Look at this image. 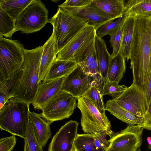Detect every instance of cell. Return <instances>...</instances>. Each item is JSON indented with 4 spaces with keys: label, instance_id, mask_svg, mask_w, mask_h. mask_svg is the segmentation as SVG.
<instances>
[{
    "label": "cell",
    "instance_id": "1",
    "mask_svg": "<svg viewBox=\"0 0 151 151\" xmlns=\"http://www.w3.org/2000/svg\"><path fill=\"white\" fill-rule=\"evenodd\" d=\"M129 59L132 83L145 94L151 66V17L135 16Z\"/></svg>",
    "mask_w": 151,
    "mask_h": 151
},
{
    "label": "cell",
    "instance_id": "2",
    "mask_svg": "<svg viewBox=\"0 0 151 151\" xmlns=\"http://www.w3.org/2000/svg\"><path fill=\"white\" fill-rule=\"evenodd\" d=\"M43 51V46L24 50L23 71L13 97L29 104L35 98L39 85V74Z\"/></svg>",
    "mask_w": 151,
    "mask_h": 151
},
{
    "label": "cell",
    "instance_id": "3",
    "mask_svg": "<svg viewBox=\"0 0 151 151\" xmlns=\"http://www.w3.org/2000/svg\"><path fill=\"white\" fill-rule=\"evenodd\" d=\"M14 97L0 109V127L12 135L25 139L29 120V105Z\"/></svg>",
    "mask_w": 151,
    "mask_h": 151
},
{
    "label": "cell",
    "instance_id": "4",
    "mask_svg": "<svg viewBox=\"0 0 151 151\" xmlns=\"http://www.w3.org/2000/svg\"><path fill=\"white\" fill-rule=\"evenodd\" d=\"M53 27L52 33L56 54L87 26V21L58 7L56 13L48 20Z\"/></svg>",
    "mask_w": 151,
    "mask_h": 151
},
{
    "label": "cell",
    "instance_id": "5",
    "mask_svg": "<svg viewBox=\"0 0 151 151\" xmlns=\"http://www.w3.org/2000/svg\"><path fill=\"white\" fill-rule=\"evenodd\" d=\"M24 49L18 41L0 36V81L10 78L22 68Z\"/></svg>",
    "mask_w": 151,
    "mask_h": 151
},
{
    "label": "cell",
    "instance_id": "6",
    "mask_svg": "<svg viewBox=\"0 0 151 151\" xmlns=\"http://www.w3.org/2000/svg\"><path fill=\"white\" fill-rule=\"evenodd\" d=\"M77 107L81 113V125L84 132L94 134L104 133L111 137L114 133L106 115L101 114L87 97H78Z\"/></svg>",
    "mask_w": 151,
    "mask_h": 151
},
{
    "label": "cell",
    "instance_id": "7",
    "mask_svg": "<svg viewBox=\"0 0 151 151\" xmlns=\"http://www.w3.org/2000/svg\"><path fill=\"white\" fill-rule=\"evenodd\" d=\"M48 10L41 1L34 0L16 21L18 30L30 34L38 31L48 22Z\"/></svg>",
    "mask_w": 151,
    "mask_h": 151
},
{
    "label": "cell",
    "instance_id": "8",
    "mask_svg": "<svg viewBox=\"0 0 151 151\" xmlns=\"http://www.w3.org/2000/svg\"><path fill=\"white\" fill-rule=\"evenodd\" d=\"M77 99L61 90L47 103L40 115L50 124L68 118L72 114L77 105Z\"/></svg>",
    "mask_w": 151,
    "mask_h": 151
},
{
    "label": "cell",
    "instance_id": "9",
    "mask_svg": "<svg viewBox=\"0 0 151 151\" xmlns=\"http://www.w3.org/2000/svg\"><path fill=\"white\" fill-rule=\"evenodd\" d=\"M143 129L139 125L128 124L108 140L107 151H136L142 145Z\"/></svg>",
    "mask_w": 151,
    "mask_h": 151
},
{
    "label": "cell",
    "instance_id": "10",
    "mask_svg": "<svg viewBox=\"0 0 151 151\" xmlns=\"http://www.w3.org/2000/svg\"><path fill=\"white\" fill-rule=\"evenodd\" d=\"M95 35L96 31L75 53L73 60L81 66L86 75L96 82L100 77L94 47Z\"/></svg>",
    "mask_w": 151,
    "mask_h": 151
},
{
    "label": "cell",
    "instance_id": "11",
    "mask_svg": "<svg viewBox=\"0 0 151 151\" xmlns=\"http://www.w3.org/2000/svg\"><path fill=\"white\" fill-rule=\"evenodd\" d=\"M115 100L120 106L137 117L142 118L146 113L145 94L132 83Z\"/></svg>",
    "mask_w": 151,
    "mask_h": 151
},
{
    "label": "cell",
    "instance_id": "12",
    "mask_svg": "<svg viewBox=\"0 0 151 151\" xmlns=\"http://www.w3.org/2000/svg\"><path fill=\"white\" fill-rule=\"evenodd\" d=\"M79 123L71 120L63 125L53 136L47 151H71L74 147Z\"/></svg>",
    "mask_w": 151,
    "mask_h": 151
},
{
    "label": "cell",
    "instance_id": "13",
    "mask_svg": "<svg viewBox=\"0 0 151 151\" xmlns=\"http://www.w3.org/2000/svg\"><path fill=\"white\" fill-rule=\"evenodd\" d=\"M61 8L73 15L86 20L88 25L94 27L96 30L105 23L114 20L92 2L83 6H65Z\"/></svg>",
    "mask_w": 151,
    "mask_h": 151
},
{
    "label": "cell",
    "instance_id": "14",
    "mask_svg": "<svg viewBox=\"0 0 151 151\" xmlns=\"http://www.w3.org/2000/svg\"><path fill=\"white\" fill-rule=\"evenodd\" d=\"M92 80V78L86 75L78 64L65 78L62 90L77 99L89 88Z\"/></svg>",
    "mask_w": 151,
    "mask_h": 151
},
{
    "label": "cell",
    "instance_id": "15",
    "mask_svg": "<svg viewBox=\"0 0 151 151\" xmlns=\"http://www.w3.org/2000/svg\"><path fill=\"white\" fill-rule=\"evenodd\" d=\"M65 78L41 82L32 104L35 109L42 110L47 103L62 89Z\"/></svg>",
    "mask_w": 151,
    "mask_h": 151
},
{
    "label": "cell",
    "instance_id": "16",
    "mask_svg": "<svg viewBox=\"0 0 151 151\" xmlns=\"http://www.w3.org/2000/svg\"><path fill=\"white\" fill-rule=\"evenodd\" d=\"M95 31L94 27L87 26L58 52L57 56V59L73 60L75 53Z\"/></svg>",
    "mask_w": 151,
    "mask_h": 151
},
{
    "label": "cell",
    "instance_id": "17",
    "mask_svg": "<svg viewBox=\"0 0 151 151\" xmlns=\"http://www.w3.org/2000/svg\"><path fill=\"white\" fill-rule=\"evenodd\" d=\"M42 46L43 51L40 67L39 84L43 81L48 71L57 58V54L55 51V43L52 33Z\"/></svg>",
    "mask_w": 151,
    "mask_h": 151
},
{
    "label": "cell",
    "instance_id": "18",
    "mask_svg": "<svg viewBox=\"0 0 151 151\" xmlns=\"http://www.w3.org/2000/svg\"><path fill=\"white\" fill-rule=\"evenodd\" d=\"M94 47L98 63L99 81H105L107 78V73L111 55L107 49L105 41L96 35Z\"/></svg>",
    "mask_w": 151,
    "mask_h": 151
},
{
    "label": "cell",
    "instance_id": "19",
    "mask_svg": "<svg viewBox=\"0 0 151 151\" xmlns=\"http://www.w3.org/2000/svg\"><path fill=\"white\" fill-rule=\"evenodd\" d=\"M29 118L36 138L42 147H44L51 137L50 124L43 119L40 114L34 112L30 111Z\"/></svg>",
    "mask_w": 151,
    "mask_h": 151
},
{
    "label": "cell",
    "instance_id": "20",
    "mask_svg": "<svg viewBox=\"0 0 151 151\" xmlns=\"http://www.w3.org/2000/svg\"><path fill=\"white\" fill-rule=\"evenodd\" d=\"M78 65L74 60H61L56 58L48 71L43 81L65 78Z\"/></svg>",
    "mask_w": 151,
    "mask_h": 151
},
{
    "label": "cell",
    "instance_id": "21",
    "mask_svg": "<svg viewBox=\"0 0 151 151\" xmlns=\"http://www.w3.org/2000/svg\"><path fill=\"white\" fill-rule=\"evenodd\" d=\"M135 16H127L122 26L119 52L124 58L129 59L131 46L134 32Z\"/></svg>",
    "mask_w": 151,
    "mask_h": 151
},
{
    "label": "cell",
    "instance_id": "22",
    "mask_svg": "<svg viewBox=\"0 0 151 151\" xmlns=\"http://www.w3.org/2000/svg\"><path fill=\"white\" fill-rule=\"evenodd\" d=\"M105 111L128 124L140 125L142 118L137 117L120 106L114 99H109L105 105Z\"/></svg>",
    "mask_w": 151,
    "mask_h": 151
},
{
    "label": "cell",
    "instance_id": "23",
    "mask_svg": "<svg viewBox=\"0 0 151 151\" xmlns=\"http://www.w3.org/2000/svg\"><path fill=\"white\" fill-rule=\"evenodd\" d=\"M92 3L114 20L124 15V0H93Z\"/></svg>",
    "mask_w": 151,
    "mask_h": 151
},
{
    "label": "cell",
    "instance_id": "24",
    "mask_svg": "<svg viewBox=\"0 0 151 151\" xmlns=\"http://www.w3.org/2000/svg\"><path fill=\"white\" fill-rule=\"evenodd\" d=\"M124 2V14L151 17V0H129Z\"/></svg>",
    "mask_w": 151,
    "mask_h": 151
},
{
    "label": "cell",
    "instance_id": "25",
    "mask_svg": "<svg viewBox=\"0 0 151 151\" xmlns=\"http://www.w3.org/2000/svg\"><path fill=\"white\" fill-rule=\"evenodd\" d=\"M22 67L10 78L0 81V109L9 99L13 97L23 71Z\"/></svg>",
    "mask_w": 151,
    "mask_h": 151
},
{
    "label": "cell",
    "instance_id": "26",
    "mask_svg": "<svg viewBox=\"0 0 151 151\" xmlns=\"http://www.w3.org/2000/svg\"><path fill=\"white\" fill-rule=\"evenodd\" d=\"M126 71L125 59L119 52L111 56L108 68L107 78L109 80L119 83Z\"/></svg>",
    "mask_w": 151,
    "mask_h": 151
},
{
    "label": "cell",
    "instance_id": "27",
    "mask_svg": "<svg viewBox=\"0 0 151 151\" xmlns=\"http://www.w3.org/2000/svg\"><path fill=\"white\" fill-rule=\"evenodd\" d=\"M34 0H0V6L16 21L24 10Z\"/></svg>",
    "mask_w": 151,
    "mask_h": 151
},
{
    "label": "cell",
    "instance_id": "28",
    "mask_svg": "<svg viewBox=\"0 0 151 151\" xmlns=\"http://www.w3.org/2000/svg\"><path fill=\"white\" fill-rule=\"evenodd\" d=\"M96 83L103 96L109 95L114 100L120 97L127 88L125 85H120L118 82L108 78L105 81H100Z\"/></svg>",
    "mask_w": 151,
    "mask_h": 151
},
{
    "label": "cell",
    "instance_id": "29",
    "mask_svg": "<svg viewBox=\"0 0 151 151\" xmlns=\"http://www.w3.org/2000/svg\"><path fill=\"white\" fill-rule=\"evenodd\" d=\"M0 36L11 38L13 35L18 31L16 21L0 6Z\"/></svg>",
    "mask_w": 151,
    "mask_h": 151
},
{
    "label": "cell",
    "instance_id": "30",
    "mask_svg": "<svg viewBox=\"0 0 151 151\" xmlns=\"http://www.w3.org/2000/svg\"><path fill=\"white\" fill-rule=\"evenodd\" d=\"M82 96L88 98L101 114L106 115L103 96L94 81L92 80L90 87Z\"/></svg>",
    "mask_w": 151,
    "mask_h": 151
},
{
    "label": "cell",
    "instance_id": "31",
    "mask_svg": "<svg viewBox=\"0 0 151 151\" xmlns=\"http://www.w3.org/2000/svg\"><path fill=\"white\" fill-rule=\"evenodd\" d=\"M127 16L124 14L115 21H109L101 25L96 30V35L102 38L106 35L115 33L122 26Z\"/></svg>",
    "mask_w": 151,
    "mask_h": 151
},
{
    "label": "cell",
    "instance_id": "32",
    "mask_svg": "<svg viewBox=\"0 0 151 151\" xmlns=\"http://www.w3.org/2000/svg\"><path fill=\"white\" fill-rule=\"evenodd\" d=\"M94 135L89 134H77L74 147L77 151H95L93 146Z\"/></svg>",
    "mask_w": 151,
    "mask_h": 151
},
{
    "label": "cell",
    "instance_id": "33",
    "mask_svg": "<svg viewBox=\"0 0 151 151\" xmlns=\"http://www.w3.org/2000/svg\"><path fill=\"white\" fill-rule=\"evenodd\" d=\"M24 139L26 141L29 151H43L42 147L36 138L30 118L27 134Z\"/></svg>",
    "mask_w": 151,
    "mask_h": 151
},
{
    "label": "cell",
    "instance_id": "34",
    "mask_svg": "<svg viewBox=\"0 0 151 151\" xmlns=\"http://www.w3.org/2000/svg\"><path fill=\"white\" fill-rule=\"evenodd\" d=\"M93 135L95 151H107L109 145V141L106 139L107 135L104 133H96Z\"/></svg>",
    "mask_w": 151,
    "mask_h": 151
},
{
    "label": "cell",
    "instance_id": "35",
    "mask_svg": "<svg viewBox=\"0 0 151 151\" xmlns=\"http://www.w3.org/2000/svg\"><path fill=\"white\" fill-rule=\"evenodd\" d=\"M122 26L117 32L110 35L109 42L112 46L113 51L111 56H113L119 52L122 40Z\"/></svg>",
    "mask_w": 151,
    "mask_h": 151
},
{
    "label": "cell",
    "instance_id": "36",
    "mask_svg": "<svg viewBox=\"0 0 151 151\" xmlns=\"http://www.w3.org/2000/svg\"><path fill=\"white\" fill-rule=\"evenodd\" d=\"M16 138L14 135L1 138L0 151H11L16 144Z\"/></svg>",
    "mask_w": 151,
    "mask_h": 151
},
{
    "label": "cell",
    "instance_id": "37",
    "mask_svg": "<svg viewBox=\"0 0 151 151\" xmlns=\"http://www.w3.org/2000/svg\"><path fill=\"white\" fill-rule=\"evenodd\" d=\"M93 0H67L58 5L59 7L69 6L81 7L87 5L92 2Z\"/></svg>",
    "mask_w": 151,
    "mask_h": 151
},
{
    "label": "cell",
    "instance_id": "38",
    "mask_svg": "<svg viewBox=\"0 0 151 151\" xmlns=\"http://www.w3.org/2000/svg\"><path fill=\"white\" fill-rule=\"evenodd\" d=\"M143 128L151 131V103L148 109L142 118V121L139 125Z\"/></svg>",
    "mask_w": 151,
    "mask_h": 151
},
{
    "label": "cell",
    "instance_id": "39",
    "mask_svg": "<svg viewBox=\"0 0 151 151\" xmlns=\"http://www.w3.org/2000/svg\"><path fill=\"white\" fill-rule=\"evenodd\" d=\"M145 95L146 101V113H147L151 103V66L150 75Z\"/></svg>",
    "mask_w": 151,
    "mask_h": 151
},
{
    "label": "cell",
    "instance_id": "40",
    "mask_svg": "<svg viewBox=\"0 0 151 151\" xmlns=\"http://www.w3.org/2000/svg\"><path fill=\"white\" fill-rule=\"evenodd\" d=\"M24 151H29L28 147L26 141L25 139H24Z\"/></svg>",
    "mask_w": 151,
    "mask_h": 151
},
{
    "label": "cell",
    "instance_id": "41",
    "mask_svg": "<svg viewBox=\"0 0 151 151\" xmlns=\"http://www.w3.org/2000/svg\"><path fill=\"white\" fill-rule=\"evenodd\" d=\"M147 140L148 145V146H151V137H148L147 138Z\"/></svg>",
    "mask_w": 151,
    "mask_h": 151
},
{
    "label": "cell",
    "instance_id": "42",
    "mask_svg": "<svg viewBox=\"0 0 151 151\" xmlns=\"http://www.w3.org/2000/svg\"><path fill=\"white\" fill-rule=\"evenodd\" d=\"M71 151H77L74 148H73V149Z\"/></svg>",
    "mask_w": 151,
    "mask_h": 151
},
{
    "label": "cell",
    "instance_id": "43",
    "mask_svg": "<svg viewBox=\"0 0 151 151\" xmlns=\"http://www.w3.org/2000/svg\"><path fill=\"white\" fill-rule=\"evenodd\" d=\"M148 147L149 150H151V146H148Z\"/></svg>",
    "mask_w": 151,
    "mask_h": 151
},
{
    "label": "cell",
    "instance_id": "44",
    "mask_svg": "<svg viewBox=\"0 0 151 151\" xmlns=\"http://www.w3.org/2000/svg\"><path fill=\"white\" fill-rule=\"evenodd\" d=\"M136 151H140V150L139 148Z\"/></svg>",
    "mask_w": 151,
    "mask_h": 151
}]
</instances>
